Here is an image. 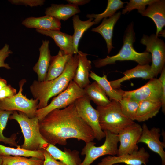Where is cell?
I'll return each instance as SVG.
<instances>
[{"instance_id":"6da1fadb","label":"cell","mask_w":165,"mask_h":165,"mask_svg":"<svg viewBox=\"0 0 165 165\" xmlns=\"http://www.w3.org/2000/svg\"><path fill=\"white\" fill-rule=\"evenodd\" d=\"M39 124L40 132L49 144L65 145L71 138L86 143L95 139L91 127L78 115L74 102L64 108L51 111Z\"/></svg>"},{"instance_id":"7a4b0ae2","label":"cell","mask_w":165,"mask_h":165,"mask_svg":"<svg viewBox=\"0 0 165 165\" xmlns=\"http://www.w3.org/2000/svg\"><path fill=\"white\" fill-rule=\"evenodd\" d=\"M78 64L77 53L73 55L67 63L63 72L58 77L50 81H33L30 90L34 99L38 101V109L46 107L50 98L67 88L73 80Z\"/></svg>"},{"instance_id":"3957f363","label":"cell","mask_w":165,"mask_h":165,"mask_svg":"<svg viewBox=\"0 0 165 165\" xmlns=\"http://www.w3.org/2000/svg\"><path fill=\"white\" fill-rule=\"evenodd\" d=\"M136 40L134 29V23L131 22L127 26L123 38V45L116 54L106 57L99 59L93 61L95 66L100 68L107 65L115 64L117 61H131L138 63L139 64H149L151 62V56L149 53L137 52L133 47Z\"/></svg>"},{"instance_id":"277c9868","label":"cell","mask_w":165,"mask_h":165,"mask_svg":"<svg viewBox=\"0 0 165 165\" xmlns=\"http://www.w3.org/2000/svg\"><path fill=\"white\" fill-rule=\"evenodd\" d=\"M9 119L16 121L20 127L24 138L21 148L38 151L45 148L48 144L40 132L39 121L36 116L30 118L22 112L14 111Z\"/></svg>"},{"instance_id":"5b68a950","label":"cell","mask_w":165,"mask_h":165,"mask_svg":"<svg viewBox=\"0 0 165 165\" xmlns=\"http://www.w3.org/2000/svg\"><path fill=\"white\" fill-rule=\"evenodd\" d=\"M100 126L103 130H107L118 134L127 126L135 122L128 119L122 113L119 102L112 100L108 105L97 106Z\"/></svg>"},{"instance_id":"8992f818","label":"cell","mask_w":165,"mask_h":165,"mask_svg":"<svg viewBox=\"0 0 165 165\" xmlns=\"http://www.w3.org/2000/svg\"><path fill=\"white\" fill-rule=\"evenodd\" d=\"M103 131L105 139L102 145L96 146L93 141L86 143L81 152V154L85 155V157L80 165H90L96 159L104 156L117 155L119 142L118 134L107 130Z\"/></svg>"},{"instance_id":"52a82bcc","label":"cell","mask_w":165,"mask_h":165,"mask_svg":"<svg viewBox=\"0 0 165 165\" xmlns=\"http://www.w3.org/2000/svg\"><path fill=\"white\" fill-rule=\"evenodd\" d=\"M85 95L84 89L80 88L72 80L67 88L54 97L49 104L43 108L38 109L35 116L40 122L53 110L64 108Z\"/></svg>"},{"instance_id":"ba28073f","label":"cell","mask_w":165,"mask_h":165,"mask_svg":"<svg viewBox=\"0 0 165 165\" xmlns=\"http://www.w3.org/2000/svg\"><path fill=\"white\" fill-rule=\"evenodd\" d=\"M26 82V79L21 80L19 82V92L12 97L0 101V109L20 112L30 118L35 117L39 101L36 99H28L22 94L23 86Z\"/></svg>"},{"instance_id":"9c48e42d","label":"cell","mask_w":165,"mask_h":165,"mask_svg":"<svg viewBox=\"0 0 165 165\" xmlns=\"http://www.w3.org/2000/svg\"><path fill=\"white\" fill-rule=\"evenodd\" d=\"M140 43L146 46L145 51L151 53V70L155 77H156L165 66V43L154 34L150 36L144 34Z\"/></svg>"},{"instance_id":"30bf717a","label":"cell","mask_w":165,"mask_h":165,"mask_svg":"<svg viewBox=\"0 0 165 165\" xmlns=\"http://www.w3.org/2000/svg\"><path fill=\"white\" fill-rule=\"evenodd\" d=\"M74 104L79 116L93 130L95 138L100 141L105 137V134L100 125L98 112L92 106L88 97L85 95L79 97Z\"/></svg>"},{"instance_id":"8fae6325","label":"cell","mask_w":165,"mask_h":165,"mask_svg":"<svg viewBox=\"0 0 165 165\" xmlns=\"http://www.w3.org/2000/svg\"><path fill=\"white\" fill-rule=\"evenodd\" d=\"M142 131V126L135 123L120 131L118 134L120 145L116 156L130 154L138 150V142Z\"/></svg>"},{"instance_id":"7c38bea8","label":"cell","mask_w":165,"mask_h":165,"mask_svg":"<svg viewBox=\"0 0 165 165\" xmlns=\"http://www.w3.org/2000/svg\"><path fill=\"white\" fill-rule=\"evenodd\" d=\"M143 86L131 91H124L123 98L138 101L145 100H160L162 87L159 79L153 78Z\"/></svg>"},{"instance_id":"4fadbf2b","label":"cell","mask_w":165,"mask_h":165,"mask_svg":"<svg viewBox=\"0 0 165 165\" xmlns=\"http://www.w3.org/2000/svg\"><path fill=\"white\" fill-rule=\"evenodd\" d=\"M142 131L138 144L143 143L152 151L158 154L161 160V165H165V142L160 140V129L153 127L149 129L146 124L142 126Z\"/></svg>"},{"instance_id":"5bb4252c","label":"cell","mask_w":165,"mask_h":165,"mask_svg":"<svg viewBox=\"0 0 165 165\" xmlns=\"http://www.w3.org/2000/svg\"><path fill=\"white\" fill-rule=\"evenodd\" d=\"M150 154L145 148L141 147L130 154L121 156H108L102 159L97 165H113L124 163L126 165H146L149 161Z\"/></svg>"},{"instance_id":"9a60e30c","label":"cell","mask_w":165,"mask_h":165,"mask_svg":"<svg viewBox=\"0 0 165 165\" xmlns=\"http://www.w3.org/2000/svg\"><path fill=\"white\" fill-rule=\"evenodd\" d=\"M140 14L154 21L156 27L155 34L158 37L165 25V0H155Z\"/></svg>"},{"instance_id":"2e32d148","label":"cell","mask_w":165,"mask_h":165,"mask_svg":"<svg viewBox=\"0 0 165 165\" xmlns=\"http://www.w3.org/2000/svg\"><path fill=\"white\" fill-rule=\"evenodd\" d=\"M77 54L78 65L72 80L80 88L84 89L90 83L89 77L91 61L88 59L87 53L79 50Z\"/></svg>"},{"instance_id":"e0dca14e","label":"cell","mask_w":165,"mask_h":165,"mask_svg":"<svg viewBox=\"0 0 165 165\" xmlns=\"http://www.w3.org/2000/svg\"><path fill=\"white\" fill-rule=\"evenodd\" d=\"M38 32L53 39L61 50L67 54H77L74 49L72 35L61 32L60 30H44L36 29Z\"/></svg>"},{"instance_id":"ac0fdd59","label":"cell","mask_w":165,"mask_h":165,"mask_svg":"<svg viewBox=\"0 0 165 165\" xmlns=\"http://www.w3.org/2000/svg\"><path fill=\"white\" fill-rule=\"evenodd\" d=\"M121 13L119 11L108 18L103 19L98 26L92 28L91 31L100 34L106 41L108 53L109 54L113 48L112 38L114 26L120 18Z\"/></svg>"},{"instance_id":"d6986e66","label":"cell","mask_w":165,"mask_h":165,"mask_svg":"<svg viewBox=\"0 0 165 165\" xmlns=\"http://www.w3.org/2000/svg\"><path fill=\"white\" fill-rule=\"evenodd\" d=\"M49 43L48 40L42 41V44L39 49L38 60L33 68V70L37 74L38 81L45 80L50 65L52 56L49 48Z\"/></svg>"},{"instance_id":"ffe728a7","label":"cell","mask_w":165,"mask_h":165,"mask_svg":"<svg viewBox=\"0 0 165 165\" xmlns=\"http://www.w3.org/2000/svg\"><path fill=\"white\" fill-rule=\"evenodd\" d=\"M124 76L118 79L111 81L110 84L113 88L118 89L120 87L121 83L124 81L134 78H141L145 79H150L155 76L151 70L149 64L138 65L134 68L127 70L123 73Z\"/></svg>"},{"instance_id":"44dd1931","label":"cell","mask_w":165,"mask_h":165,"mask_svg":"<svg viewBox=\"0 0 165 165\" xmlns=\"http://www.w3.org/2000/svg\"><path fill=\"white\" fill-rule=\"evenodd\" d=\"M47 151L56 160H59L67 165H80L82 160L79 156V152L64 148L62 151L51 144L48 145L43 148Z\"/></svg>"},{"instance_id":"7402d4cb","label":"cell","mask_w":165,"mask_h":165,"mask_svg":"<svg viewBox=\"0 0 165 165\" xmlns=\"http://www.w3.org/2000/svg\"><path fill=\"white\" fill-rule=\"evenodd\" d=\"M22 24L28 28L41 30H60L61 28L60 20L46 15L38 17L27 18L23 21Z\"/></svg>"},{"instance_id":"603a6c76","label":"cell","mask_w":165,"mask_h":165,"mask_svg":"<svg viewBox=\"0 0 165 165\" xmlns=\"http://www.w3.org/2000/svg\"><path fill=\"white\" fill-rule=\"evenodd\" d=\"M73 55L67 54L60 50L57 54L52 56L45 81L53 80L60 75Z\"/></svg>"},{"instance_id":"cb8c5ba5","label":"cell","mask_w":165,"mask_h":165,"mask_svg":"<svg viewBox=\"0 0 165 165\" xmlns=\"http://www.w3.org/2000/svg\"><path fill=\"white\" fill-rule=\"evenodd\" d=\"M160 100H145L139 101L135 120L143 122L155 116L161 108Z\"/></svg>"},{"instance_id":"d4e9b609","label":"cell","mask_w":165,"mask_h":165,"mask_svg":"<svg viewBox=\"0 0 165 165\" xmlns=\"http://www.w3.org/2000/svg\"><path fill=\"white\" fill-rule=\"evenodd\" d=\"M80 12L78 7L69 4H52L46 9L45 13L46 15L52 16L60 21L62 20L65 21Z\"/></svg>"},{"instance_id":"484cf974","label":"cell","mask_w":165,"mask_h":165,"mask_svg":"<svg viewBox=\"0 0 165 165\" xmlns=\"http://www.w3.org/2000/svg\"><path fill=\"white\" fill-rule=\"evenodd\" d=\"M90 77L96 81L104 90L111 101L112 100L119 102L123 98L124 91L121 89H115L111 86L106 75L100 76L90 71Z\"/></svg>"},{"instance_id":"4316f807","label":"cell","mask_w":165,"mask_h":165,"mask_svg":"<svg viewBox=\"0 0 165 165\" xmlns=\"http://www.w3.org/2000/svg\"><path fill=\"white\" fill-rule=\"evenodd\" d=\"M84 90L85 95L97 106L106 105L111 102L104 90L95 81L90 83Z\"/></svg>"},{"instance_id":"83f0119b","label":"cell","mask_w":165,"mask_h":165,"mask_svg":"<svg viewBox=\"0 0 165 165\" xmlns=\"http://www.w3.org/2000/svg\"><path fill=\"white\" fill-rule=\"evenodd\" d=\"M93 18H89L86 21L81 20L79 15H75L72 19L74 33L72 36L73 46L77 53L78 50L79 44L84 33L90 28L94 24Z\"/></svg>"},{"instance_id":"f1b7e54d","label":"cell","mask_w":165,"mask_h":165,"mask_svg":"<svg viewBox=\"0 0 165 165\" xmlns=\"http://www.w3.org/2000/svg\"><path fill=\"white\" fill-rule=\"evenodd\" d=\"M17 148L7 147L0 144V155L33 157L44 160L43 149L38 151H31L24 149L18 145Z\"/></svg>"},{"instance_id":"f546056e","label":"cell","mask_w":165,"mask_h":165,"mask_svg":"<svg viewBox=\"0 0 165 165\" xmlns=\"http://www.w3.org/2000/svg\"><path fill=\"white\" fill-rule=\"evenodd\" d=\"M125 3L120 0H108L107 7L103 13L98 14H87L86 17L89 19H94V24H98L102 19L111 17L117 11L123 8V5Z\"/></svg>"},{"instance_id":"4dcf8cb0","label":"cell","mask_w":165,"mask_h":165,"mask_svg":"<svg viewBox=\"0 0 165 165\" xmlns=\"http://www.w3.org/2000/svg\"><path fill=\"white\" fill-rule=\"evenodd\" d=\"M2 165H43L44 160L31 157L28 158L19 156H1Z\"/></svg>"},{"instance_id":"1f68e13d","label":"cell","mask_w":165,"mask_h":165,"mask_svg":"<svg viewBox=\"0 0 165 165\" xmlns=\"http://www.w3.org/2000/svg\"><path fill=\"white\" fill-rule=\"evenodd\" d=\"M13 111L0 109V142L8 144L11 146L17 147L18 145L16 141L17 138L16 134H13L9 138L5 137L3 134L9 117Z\"/></svg>"},{"instance_id":"d6a6232c","label":"cell","mask_w":165,"mask_h":165,"mask_svg":"<svg viewBox=\"0 0 165 165\" xmlns=\"http://www.w3.org/2000/svg\"><path fill=\"white\" fill-rule=\"evenodd\" d=\"M119 102L121 112L123 115L132 121L135 120L139 102L123 98Z\"/></svg>"},{"instance_id":"836d02e7","label":"cell","mask_w":165,"mask_h":165,"mask_svg":"<svg viewBox=\"0 0 165 165\" xmlns=\"http://www.w3.org/2000/svg\"><path fill=\"white\" fill-rule=\"evenodd\" d=\"M155 0H130L127 2V5L122 10V14H125L127 12L137 9L138 12L141 14L145 9L146 6L149 5Z\"/></svg>"},{"instance_id":"e575fe53","label":"cell","mask_w":165,"mask_h":165,"mask_svg":"<svg viewBox=\"0 0 165 165\" xmlns=\"http://www.w3.org/2000/svg\"><path fill=\"white\" fill-rule=\"evenodd\" d=\"M12 53L13 52L9 49V45L5 44L0 50V68H4L8 70L11 68L9 64L5 62V61L10 54Z\"/></svg>"},{"instance_id":"d590c367","label":"cell","mask_w":165,"mask_h":165,"mask_svg":"<svg viewBox=\"0 0 165 165\" xmlns=\"http://www.w3.org/2000/svg\"><path fill=\"white\" fill-rule=\"evenodd\" d=\"M11 3L16 5L29 6L31 7L41 6L44 4V0H9Z\"/></svg>"},{"instance_id":"8d00e7d4","label":"cell","mask_w":165,"mask_h":165,"mask_svg":"<svg viewBox=\"0 0 165 165\" xmlns=\"http://www.w3.org/2000/svg\"><path fill=\"white\" fill-rule=\"evenodd\" d=\"M160 78H159L161 85L162 94L160 101L162 103V111L163 114L165 113V68L163 67Z\"/></svg>"},{"instance_id":"74e56055","label":"cell","mask_w":165,"mask_h":165,"mask_svg":"<svg viewBox=\"0 0 165 165\" xmlns=\"http://www.w3.org/2000/svg\"><path fill=\"white\" fill-rule=\"evenodd\" d=\"M16 90L10 85L7 84L0 90V101L12 97L16 94Z\"/></svg>"},{"instance_id":"f35d334b","label":"cell","mask_w":165,"mask_h":165,"mask_svg":"<svg viewBox=\"0 0 165 165\" xmlns=\"http://www.w3.org/2000/svg\"><path fill=\"white\" fill-rule=\"evenodd\" d=\"M44 157L43 165H67L60 161L54 159L45 149H43Z\"/></svg>"},{"instance_id":"ab89813d","label":"cell","mask_w":165,"mask_h":165,"mask_svg":"<svg viewBox=\"0 0 165 165\" xmlns=\"http://www.w3.org/2000/svg\"><path fill=\"white\" fill-rule=\"evenodd\" d=\"M69 4L78 7L79 6H82L89 3L90 0H67Z\"/></svg>"},{"instance_id":"60d3db41","label":"cell","mask_w":165,"mask_h":165,"mask_svg":"<svg viewBox=\"0 0 165 165\" xmlns=\"http://www.w3.org/2000/svg\"><path fill=\"white\" fill-rule=\"evenodd\" d=\"M7 84V81L5 79L0 77V90Z\"/></svg>"},{"instance_id":"b9f144b4","label":"cell","mask_w":165,"mask_h":165,"mask_svg":"<svg viewBox=\"0 0 165 165\" xmlns=\"http://www.w3.org/2000/svg\"><path fill=\"white\" fill-rule=\"evenodd\" d=\"M0 165H2V160L0 155Z\"/></svg>"},{"instance_id":"7bdbcfd3","label":"cell","mask_w":165,"mask_h":165,"mask_svg":"<svg viewBox=\"0 0 165 165\" xmlns=\"http://www.w3.org/2000/svg\"><path fill=\"white\" fill-rule=\"evenodd\" d=\"M113 165H123L120 164H114ZM124 165H126L125 164Z\"/></svg>"},{"instance_id":"ee69618b","label":"cell","mask_w":165,"mask_h":165,"mask_svg":"<svg viewBox=\"0 0 165 165\" xmlns=\"http://www.w3.org/2000/svg\"></svg>"}]
</instances>
